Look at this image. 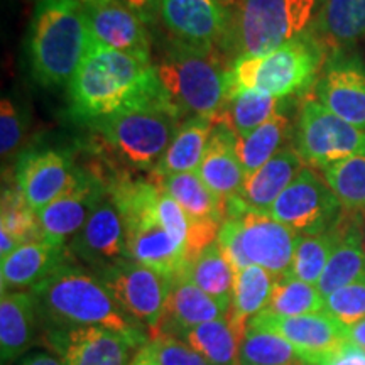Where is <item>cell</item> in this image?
Returning a JSON list of instances; mask_svg holds the SVG:
<instances>
[{"instance_id":"cell-32","label":"cell","mask_w":365,"mask_h":365,"mask_svg":"<svg viewBox=\"0 0 365 365\" xmlns=\"http://www.w3.org/2000/svg\"><path fill=\"white\" fill-rule=\"evenodd\" d=\"M282 100L259 91H237L227 98L218 122H223L235 135H244L257 129L272 115L281 112Z\"/></svg>"},{"instance_id":"cell-16","label":"cell","mask_w":365,"mask_h":365,"mask_svg":"<svg viewBox=\"0 0 365 365\" xmlns=\"http://www.w3.org/2000/svg\"><path fill=\"white\" fill-rule=\"evenodd\" d=\"M83 171L78 170L66 153L56 149L31 150L22 154L17 163L16 188L29 207L41 210L63 196L80 181Z\"/></svg>"},{"instance_id":"cell-37","label":"cell","mask_w":365,"mask_h":365,"mask_svg":"<svg viewBox=\"0 0 365 365\" xmlns=\"http://www.w3.org/2000/svg\"><path fill=\"white\" fill-rule=\"evenodd\" d=\"M304 364L294 346L266 330H252L242 340L239 349V365H299Z\"/></svg>"},{"instance_id":"cell-42","label":"cell","mask_w":365,"mask_h":365,"mask_svg":"<svg viewBox=\"0 0 365 365\" xmlns=\"http://www.w3.org/2000/svg\"><path fill=\"white\" fill-rule=\"evenodd\" d=\"M156 212H158L159 222H161L163 227L170 232L173 239H175L178 244L185 245L186 247V244H188V234H190L188 217H186V213L182 212L180 203H178L161 185H159L158 198H156Z\"/></svg>"},{"instance_id":"cell-20","label":"cell","mask_w":365,"mask_h":365,"mask_svg":"<svg viewBox=\"0 0 365 365\" xmlns=\"http://www.w3.org/2000/svg\"><path fill=\"white\" fill-rule=\"evenodd\" d=\"M242 247L250 266H259L276 279L291 274L299 234L266 213L245 212L240 215Z\"/></svg>"},{"instance_id":"cell-19","label":"cell","mask_w":365,"mask_h":365,"mask_svg":"<svg viewBox=\"0 0 365 365\" xmlns=\"http://www.w3.org/2000/svg\"><path fill=\"white\" fill-rule=\"evenodd\" d=\"M85 16L91 43L115 51L153 58L149 26L118 0L86 4Z\"/></svg>"},{"instance_id":"cell-1","label":"cell","mask_w":365,"mask_h":365,"mask_svg":"<svg viewBox=\"0 0 365 365\" xmlns=\"http://www.w3.org/2000/svg\"><path fill=\"white\" fill-rule=\"evenodd\" d=\"M66 88L71 118L86 125L132 108L173 107L153 58L115 51L91 41Z\"/></svg>"},{"instance_id":"cell-17","label":"cell","mask_w":365,"mask_h":365,"mask_svg":"<svg viewBox=\"0 0 365 365\" xmlns=\"http://www.w3.org/2000/svg\"><path fill=\"white\" fill-rule=\"evenodd\" d=\"M68 252L91 267V271L122 259H129L125 247L124 218L108 190V182L107 190L83 228L68 244Z\"/></svg>"},{"instance_id":"cell-35","label":"cell","mask_w":365,"mask_h":365,"mask_svg":"<svg viewBox=\"0 0 365 365\" xmlns=\"http://www.w3.org/2000/svg\"><path fill=\"white\" fill-rule=\"evenodd\" d=\"M336 240H339L336 223L322 234L299 235L291 264V274L301 281L318 286Z\"/></svg>"},{"instance_id":"cell-23","label":"cell","mask_w":365,"mask_h":365,"mask_svg":"<svg viewBox=\"0 0 365 365\" xmlns=\"http://www.w3.org/2000/svg\"><path fill=\"white\" fill-rule=\"evenodd\" d=\"M196 173L210 191L225 205L240 193L245 171L237 150V135L223 122H217L213 127Z\"/></svg>"},{"instance_id":"cell-50","label":"cell","mask_w":365,"mask_h":365,"mask_svg":"<svg viewBox=\"0 0 365 365\" xmlns=\"http://www.w3.org/2000/svg\"><path fill=\"white\" fill-rule=\"evenodd\" d=\"M36 2H38V0H36ZM78 2H81V4H91V2H97V0H78Z\"/></svg>"},{"instance_id":"cell-51","label":"cell","mask_w":365,"mask_h":365,"mask_svg":"<svg viewBox=\"0 0 365 365\" xmlns=\"http://www.w3.org/2000/svg\"><path fill=\"white\" fill-rule=\"evenodd\" d=\"M364 239H365V215H364Z\"/></svg>"},{"instance_id":"cell-41","label":"cell","mask_w":365,"mask_h":365,"mask_svg":"<svg viewBox=\"0 0 365 365\" xmlns=\"http://www.w3.org/2000/svg\"><path fill=\"white\" fill-rule=\"evenodd\" d=\"M159 365H212L185 340L171 335H158L150 341Z\"/></svg>"},{"instance_id":"cell-10","label":"cell","mask_w":365,"mask_h":365,"mask_svg":"<svg viewBox=\"0 0 365 365\" xmlns=\"http://www.w3.org/2000/svg\"><path fill=\"white\" fill-rule=\"evenodd\" d=\"M107 287L118 307L148 328L149 335L159 331L164 304L170 296L173 279L132 259H122L93 271Z\"/></svg>"},{"instance_id":"cell-15","label":"cell","mask_w":365,"mask_h":365,"mask_svg":"<svg viewBox=\"0 0 365 365\" xmlns=\"http://www.w3.org/2000/svg\"><path fill=\"white\" fill-rule=\"evenodd\" d=\"M48 344L63 365H130L139 341L100 327L48 328Z\"/></svg>"},{"instance_id":"cell-7","label":"cell","mask_w":365,"mask_h":365,"mask_svg":"<svg viewBox=\"0 0 365 365\" xmlns=\"http://www.w3.org/2000/svg\"><path fill=\"white\" fill-rule=\"evenodd\" d=\"M327 58V48L312 31L269 53L237 58L228 68V97L259 91L284 100L301 93L314 85Z\"/></svg>"},{"instance_id":"cell-39","label":"cell","mask_w":365,"mask_h":365,"mask_svg":"<svg viewBox=\"0 0 365 365\" xmlns=\"http://www.w3.org/2000/svg\"><path fill=\"white\" fill-rule=\"evenodd\" d=\"M323 312L346 328L359 325L365 319V279L355 281L325 296Z\"/></svg>"},{"instance_id":"cell-24","label":"cell","mask_w":365,"mask_h":365,"mask_svg":"<svg viewBox=\"0 0 365 365\" xmlns=\"http://www.w3.org/2000/svg\"><path fill=\"white\" fill-rule=\"evenodd\" d=\"M345 212V210H344ZM341 212L336 222L339 240L330 255L318 289L323 296L331 294L355 281L365 279V239H364V215L360 212Z\"/></svg>"},{"instance_id":"cell-43","label":"cell","mask_w":365,"mask_h":365,"mask_svg":"<svg viewBox=\"0 0 365 365\" xmlns=\"http://www.w3.org/2000/svg\"><path fill=\"white\" fill-rule=\"evenodd\" d=\"M218 247L222 254L230 264L234 272H239L242 269L249 267L250 262L245 257L244 247H242V232H240V218L239 217H227L223 220L220 230L217 235Z\"/></svg>"},{"instance_id":"cell-27","label":"cell","mask_w":365,"mask_h":365,"mask_svg":"<svg viewBox=\"0 0 365 365\" xmlns=\"http://www.w3.org/2000/svg\"><path fill=\"white\" fill-rule=\"evenodd\" d=\"M309 31L327 51L352 48L365 38V0H325Z\"/></svg>"},{"instance_id":"cell-2","label":"cell","mask_w":365,"mask_h":365,"mask_svg":"<svg viewBox=\"0 0 365 365\" xmlns=\"http://www.w3.org/2000/svg\"><path fill=\"white\" fill-rule=\"evenodd\" d=\"M29 291L48 328L100 327L149 344L148 328L118 307L93 272L65 262Z\"/></svg>"},{"instance_id":"cell-36","label":"cell","mask_w":365,"mask_h":365,"mask_svg":"<svg viewBox=\"0 0 365 365\" xmlns=\"http://www.w3.org/2000/svg\"><path fill=\"white\" fill-rule=\"evenodd\" d=\"M323 178L344 210L365 212V150L328 166Z\"/></svg>"},{"instance_id":"cell-12","label":"cell","mask_w":365,"mask_h":365,"mask_svg":"<svg viewBox=\"0 0 365 365\" xmlns=\"http://www.w3.org/2000/svg\"><path fill=\"white\" fill-rule=\"evenodd\" d=\"M249 328L272 331L294 346L296 354L308 365H319L350 341L349 330L330 314L312 313L301 317H277L262 312L252 318Z\"/></svg>"},{"instance_id":"cell-18","label":"cell","mask_w":365,"mask_h":365,"mask_svg":"<svg viewBox=\"0 0 365 365\" xmlns=\"http://www.w3.org/2000/svg\"><path fill=\"white\" fill-rule=\"evenodd\" d=\"M105 190L107 181L93 173L83 171L80 181L71 190L38 213L43 240L68 247L90 218Z\"/></svg>"},{"instance_id":"cell-47","label":"cell","mask_w":365,"mask_h":365,"mask_svg":"<svg viewBox=\"0 0 365 365\" xmlns=\"http://www.w3.org/2000/svg\"><path fill=\"white\" fill-rule=\"evenodd\" d=\"M130 365H159L158 359H156V354H154V349H153V345H150V341L137 350L134 357H132Z\"/></svg>"},{"instance_id":"cell-48","label":"cell","mask_w":365,"mask_h":365,"mask_svg":"<svg viewBox=\"0 0 365 365\" xmlns=\"http://www.w3.org/2000/svg\"><path fill=\"white\" fill-rule=\"evenodd\" d=\"M349 335H350V340H352L355 345L362 346V349L365 350V319L364 322H360L359 325L350 328Z\"/></svg>"},{"instance_id":"cell-9","label":"cell","mask_w":365,"mask_h":365,"mask_svg":"<svg viewBox=\"0 0 365 365\" xmlns=\"http://www.w3.org/2000/svg\"><path fill=\"white\" fill-rule=\"evenodd\" d=\"M294 149L313 170H327L365 150V130L328 110L317 98L301 105L296 122Z\"/></svg>"},{"instance_id":"cell-14","label":"cell","mask_w":365,"mask_h":365,"mask_svg":"<svg viewBox=\"0 0 365 365\" xmlns=\"http://www.w3.org/2000/svg\"><path fill=\"white\" fill-rule=\"evenodd\" d=\"M230 14V6L217 0H161L159 24L178 43L220 51Z\"/></svg>"},{"instance_id":"cell-34","label":"cell","mask_w":365,"mask_h":365,"mask_svg":"<svg viewBox=\"0 0 365 365\" xmlns=\"http://www.w3.org/2000/svg\"><path fill=\"white\" fill-rule=\"evenodd\" d=\"M182 340L212 365H239L240 344L227 318L191 328L185 333Z\"/></svg>"},{"instance_id":"cell-13","label":"cell","mask_w":365,"mask_h":365,"mask_svg":"<svg viewBox=\"0 0 365 365\" xmlns=\"http://www.w3.org/2000/svg\"><path fill=\"white\" fill-rule=\"evenodd\" d=\"M314 98L345 122L365 130V63L346 49L327 58L313 85Z\"/></svg>"},{"instance_id":"cell-11","label":"cell","mask_w":365,"mask_h":365,"mask_svg":"<svg viewBox=\"0 0 365 365\" xmlns=\"http://www.w3.org/2000/svg\"><path fill=\"white\" fill-rule=\"evenodd\" d=\"M341 212L344 207L325 178L307 166L272 203L267 215L296 234L313 235L335 225Z\"/></svg>"},{"instance_id":"cell-4","label":"cell","mask_w":365,"mask_h":365,"mask_svg":"<svg viewBox=\"0 0 365 365\" xmlns=\"http://www.w3.org/2000/svg\"><path fill=\"white\" fill-rule=\"evenodd\" d=\"M154 65L168 100L185 120L200 117L218 122L228 98L230 68L218 49L195 48L168 38Z\"/></svg>"},{"instance_id":"cell-21","label":"cell","mask_w":365,"mask_h":365,"mask_svg":"<svg viewBox=\"0 0 365 365\" xmlns=\"http://www.w3.org/2000/svg\"><path fill=\"white\" fill-rule=\"evenodd\" d=\"M304 168L307 164L294 148L281 149L257 171L245 176L240 193L227 203V217H235L245 212L267 215L272 203Z\"/></svg>"},{"instance_id":"cell-45","label":"cell","mask_w":365,"mask_h":365,"mask_svg":"<svg viewBox=\"0 0 365 365\" xmlns=\"http://www.w3.org/2000/svg\"><path fill=\"white\" fill-rule=\"evenodd\" d=\"M319 365H365V350L350 340L344 349Z\"/></svg>"},{"instance_id":"cell-6","label":"cell","mask_w":365,"mask_h":365,"mask_svg":"<svg viewBox=\"0 0 365 365\" xmlns=\"http://www.w3.org/2000/svg\"><path fill=\"white\" fill-rule=\"evenodd\" d=\"M325 0H237L220 53L228 63L272 51L308 33Z\"/></svg>"},{"instance_id":"cell-25","label":"cell","mask_w":365,"mask_h":365,"mask_svg":"<svg viewBox=\"0 0 365 365\" xmlns=\"http://www.w3.org/2000/svg\"><path fill=\"white\" fill-rule=\"evenodd\" d=\"M68 247H59L44 240L22 244L0 262L2 293L7 291L33 289L49 274L66 262Z\"/></svg>"},{"instance_id":"cell-38","label":"cell","mask_w":365,"mask_h":365,"mask_svg":"<svg viewBox=\"0 0 365 365\" xmlns=\"http://www.w3.org/2000/svg\"><path fill=\"white\" fill-rule=\"evenodd\" d=\"M0 230L11 234L19 242V245L43 240L39 215L29 207V203L26 202V198L17 188H4L2 191Z\"/></svg>"},{"instance_id":"cell-52","label":"cell","mask_w":365,"mask_h":365,"mask_svg":"<svg viewBox=\"0 0 365 365\" xmlns=\"http://www.w3.org/2000/svg\"><path fill=\"white\" fill-rule=\"evenodd\" d=\"M299 365H308V364H299Z\"/></svg>"},{"instance_id":"cell-8","label":"cell","mask_w":365,"mask_h":365,"mask_svg":"<svg viewBox=\"0 0 365 365\" xmlns=\"http://www.w3.org/2000/svg\"><path fill=\"white\" fill-rule=\"evenodd\" d=\"M182 122L173 107H143L112 113L88 125L120 161L153 173Z\"/></svg>"},{"instance_id":"cell-31","label":"cell","mask_w":365,"mask_h":365,"mask_svg":"<svg viewBox=\"0 0 365 365\" xmlns=\"http://www.w3.org/2000/svg\"><path fill=\"white\" fill-rule=\"evenodd\" d=\"M185 274L200 289L230 309L235 272L222 254L217 240L196 255L186 266Z\"/></svg>"},{"instance_id":"cell-44","label":"cell","mask_w":365,"mask_h":365,"mask_svg":"<svg viewBox=\"0 0 365 365\" xmlns=\"http://www.w3.org/2000/svg\"><path fill=\"white\" fill-rule=\"evenodd\" d=\"M127 9L143 19L149 27L159 22V6L161 0H118Z\"/></svg>"},{"instance_id":"cell-33","label":"cell","mask_w":365,"mask_h":365,"mask_svg":"<svg viewBox=\"0 0 365 365\" xmlns=\"http://www.w3.org/2000/svg\"><path fill=\"white\" fill-rule=\"evenodd\" d=\"M325 308V296L319 293L318 286L309 284L286 274L274 282L267 308L264 312L277 317H301V314L322 313Z\"/></svg>"},{"instance_id":"cell-5","label":"cell","mask_w":365,"mask_h":365,"mask_svg":"<svg viewBox=\"0 0 365 365\" xmlns=\"http://www.w3.org/2000/svg\"><path fill=\"white\" fill-rule=\"evenodd\" d=\"M108 190L124 218L127 257L171 279L185 272L188 266L186 247L178 244L159 222L156 212L159 182L124 175L108 181Z\"/></svg>"},{"instance_id":"cell-26","label":"cell","mask_w":365,"mask_h":365,"mask_svg":"<svg viewBox=\"0 0 365 365\" xmlns=\"http://www.w3.org/2000/svg\"><path fill=\"white\" fill-rule=\"evenodd\" d=\"M38 304L31 291H7L0 298V355L2 362L24 357L36 339Z\"/></svg>"},{"instance_id":"cell-46","label":"cell","mask_w":365,"mask_h":365,"mask_svg":"<svg viewBox=\"0 0 365 365\" xmlns=\"http://www.w3.org/2000/svg\"><path fill=\"white\" fill-rule=\"evenodd\" d=\"M17 365H63L58 355L48 352H31L26 354Z\"/></svg>"},{"instance_id":"cell-29","label":"cell","mask_w":365,"mask_h":365,"mask_svg":"<svg viewBox=\"0 0 365 365\" xmlns=\"http://www.w3.org/2000/svg\"><path fill=\"white\" fill-rule=\"evenodd\" d=\"M217 122L210 118H188L178 129L175 139L170 144L156 170L153 171L154 180L193 173L200 168L207 143Z\"/></svg>"},{"instance_id":"cell-40","label":"cell","mask_w":365,"mask_h":365,"mask_svg":"<svg viewBox=\"0 0 365 365\" xmlns=\"http://www.w3.org/2000/svg\"><path fill=\"white\" fill-rule=\"evenodd\" d=\"M27 130V115L14 102L12 97H4L0 102V156L9 161L17 154Z\"/></svg>"},{"instance_id":"cell-49","label":"cell","mask_w":365,"mask_h":365,"mask_svg":"<svg viewBox=\"0 0 365 365\" xmlns=\"http://www.w3.org/2000/svg\"><path fill=\"white\" fill-rule=\"evenodd\" d=\"M217 2L223 4V6H234V4L237 2V0H217Z\"/></svg>"},{"instance_id":"cell-28","label":"cell","mask_w":365,"mask_h":365,"mask_svg":"<svg viewBox=\"0 0 365 365\" xmlns=\"http://www.w3.org/2000/svg\"><path fill=\"white\" fill-rule=\"evenodd\" d=\"M274 282H276V277L259 266H249L235 272L234 293H232V304L227 314V322L234 330L239 344H242L244 336L247 335L252 318L267 308Z\"/></svg>"},{"instance_id":"cell-3","label":"cell","mask_w":365,"mask_h":365,"mask_svg":"<svg viewBox=\"0 0 365 365\" xmlns=\"http://www.w3.org/2000/svg\"><path fill=\"white\" fill-rule=\"evenodd\" d=\"M90 48L85 6L78 0H38L26 56L31 76L44 88L68 86Z\"/></svg>"},{"instance_id":"cell-30","label":"cell","mask_w":365,"mask_h":365,"mask_svg":"<svg viewBox=\"0 0 365 365\" xmlns=\"http://www.w3.org/2000/svg\"><path fill=\"white\" fill-rule=\"evenodd\" d=\"M291 129H293L291 118L286 113L277 112L249 134L237 135V150H239L245 176L252 175L269 159L276 156L281 149H284Z\"/></svg>"},{"instance_id":"cell-22","label":"cell","mask_w":365,"mask_h":365,"mask_svg":"<svg viewBox=\"0 0 365 365\" xmlns=\"http://www.w3.org/2000/svg\"><path fill=\"white\" fill-rule=\"evenodd\" d=\"M230 309L200 289L185 272L173 279L158 335L185 336L186 331L203 323L227 318ZM156 335V336H158ZM154 336V339H156Z\"/></svg>"}]
</instances>
